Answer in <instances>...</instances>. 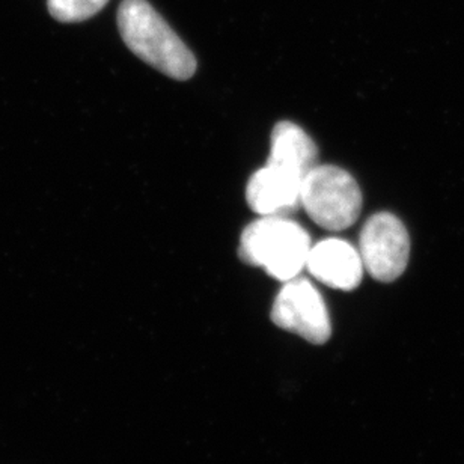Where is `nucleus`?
Returning a JSON list of instances; mask_svg holds the SVG:
<instances>
[{"label":"nucleus","mask_w":464,"mask_h":464,"mask_svg":"<svg viewBox=\"0 0 464 464\" xmlns=\"http://www.w3.org/2000/svg\"><path fill=\"white\" fill-rule=\"evenodd\" d=\"M118 29L139 59L166 76L188 81L197 72L192 52L147 0H124L118 9Z\"/></svg>","instance_id":"f257e3e1"},{"label":"nucleus","mask_w":464,"mask_h":464,"mask_svg":"<svg viewBox=\"0 0 464 464\" xmlns=\"http://www.w3.org/2000/svg\"><path fill=\"white\" fill-rule=\"evenodd\" d=\"M311 237L302 225L284 216H261L241 232V261L266 270L268 276L286 282L306 267Z\"/></svg>","instance_id":"f03ea898"},{"label":"nucleus","mask_w":464,"mask_h":464,"mask_svg":"<svg viewBox=\"0 0 464 464\" xmlns=\"http://www.w3.org/2000/svg\"><path fill=\"white\" fill-rule=\"evenodd\" d=\"M362 202L356 179L338 166L317 165L302 183L300 206L327 231L350 228L359 219Z\"/></svg>","instance_id":"7ed1b4c3"},{"label":"nucleus","mask_w":464,"mask_h":464,"mask_svg":"<svg viewBox=\"0 0 464 464\" xmlns=\"http://www.w3.org/2000/svg\"><path fill=\"white\" fill-rule=\"evenodd\" d=\"M272 322L311 344L331 340L332 323L322 293L306 277L285 282L272 306Z\"/></svg>","instance_id":"20e7f679"},{"label":"nucleus","mask_w":464,"mask_h":464,"mask_svg":"<svg viewBox=\"0 0 464 464\" xmlns=\"http://www.w3.org/2000/svg\"><path fill=\"white\" fill-rule=\"evenodd\" d=\"M359 254L366 272L380 282H392L406 270L411 238L401 220L391 213L371 216L363 225Z\"/></svg>","instance_id":"39448f33"},{"label":"nucleus","mask_w":464,"mask_h":464,"mask_svg":"<svg viewBox=\"0 0 464 464\" xmlns=\"http://www.w3.org/2000/svg\"><path fill=\"white\" fill-rule=\"evenodd\" d=\"M306 268L317 281L335 290H354L363 276L359 250L341 238H324L311 246Z\"/></svg>","instance_id":"423d86ee"},{"label":"nucleus","mask_w":464,"mask_h":464,"mask_svg":"<svg viewBox=\"0 0 464 464\" xmlns=\"http://www.w3.org/2000/svg\"><path fill=\"white\" fill-rule=\"evenodd\" d=\"M302 183L295 175L267 163L250 177L246 201L259 216L288 215L300 207Z\"/></svg>","instance_id":"0eeeda50"},{"label":"nucleus","mask_w":464,"mask_h":464,"mask_svg":"<svg viewBox=\"0 0 464 464\" xmlns=\"http://www.w3.org/2000/svg\"><path fill=\"white\" fill-rule=\"evenodd\" d=\"M267 163L304 181L318 165V148L300 125L282 121L273 129Z\"/></svg>","instance_id":"6e6552de"},{"label":"nucleus","mask_w":464,"mask_h":464,"mask_svg":"<svg viewBox=\"0 0 464 464\" xmlns=\"http://www.w3.org/2000/svg\"><path fill=\"white\" fill-rule=\"evenodd\" d=\"M109 0H47L52 17L63 23L85 22L94 17Z\"/></svg>","instance_id":"1a4fd4ad"}]
</instances>
